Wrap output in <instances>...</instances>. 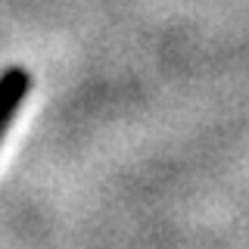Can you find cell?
<instances>
[{
	"label": "cell",
	"instance_id": "1",
	"mask_svg": "<svg viewBox=\"0 0 249 249\" xmlns=\"http://www.w3.org/2000/svg\"><path fill=\"white\" fill-rule=\"evenodd\" d=\"M31 93V72L22 66H10L0 72V140L6 137L16 112L22 109L25 97Z\"/></svg>",
	"mask_w": 249,
	"mask_h": 249
}]
</instances>
